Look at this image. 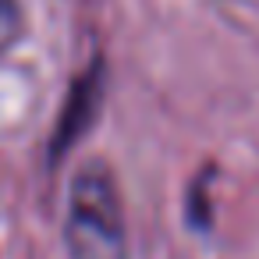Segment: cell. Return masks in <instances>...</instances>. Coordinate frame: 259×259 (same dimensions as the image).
<instances>
[{"label": "cell", "instance_id": "obj_1", "mask_svg": "<svg viewBox=\"0 0 259 259\" xmlns=\"http://www.w3.org/2000/svg\"><path fill=\"white\" fill-rule=\"evenodd\" d=\"M64 245L71 259H128L124 206L103 160H85L68 181Z\"/></svg>", "mask_w": 259, "mask_h": 259}, {"label": "cell", "instance_id": "obj_2", "mask_svg": "<svg viewBox=\"0 0 259 259\" xmlns=\"http://www.w3.org/2000/svg\"><path fill=\"white\" fill-rule=\"evenodd\" d=\"M103 93H107V68H103V57H96V61H89L85 71L75 75V82L61 103V114H57L50 142H47L50 167L61 163L71 153V146L93 128V121L100 117V107H103Z\"/></svg>", "mask_w": 259, "mask_h": 259}, {"label": "cell", "instance_id": "obj_3", "mask_svg": "<svg viewBox=\"0 0 259 259\" xmlns=\"http://www.w3.org/2000/svg\"><path fill=\"white\" fill-rule=\"evenodd\" d=\"M22 36V8L18 0H0V54Z\"/></svg>", "mask_w": 259, "mask_h": 259}]
</instances>
